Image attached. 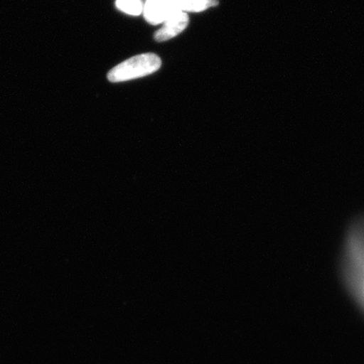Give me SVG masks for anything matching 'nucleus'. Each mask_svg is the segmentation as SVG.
<instances>
[{
    "label": "nucleus",
    "mask_w": 364,
    "mask_h": 364,
    "mask_svg": "<svg viewBox=\"0 0 364 364\" xmlns=\"http://www.w3.org/2000/svg\"><path fill=\"white\" fill-rule=\"evenodd\" d=\"M340 273L346 289L364 311V215L356 218L346 234Z\"/></svg>",
    "instance_id": "f257e3e1"
},
{
    "label": "nucleus",
    "mask_w": 364,
    "mask_h": 364,
    "mask_svg": "<svg viewBox=\"0 0 364 364\" xmlns=\"http://www.w3.org/2000/svg\"><path fill=\"white\" fill-rule=\"evenodd\" d=\"M161 66V59L156 54H139L114 67L107 78L112 83L142 78L156 72Z\"/></svg>",
    "instance_id": "f03ea898"
},
{
    "label": "nucleus",
    "mask_w": 364,
    "mask_h": 364,
    "mask_svg": "<svg viewBox=\"0 0 364 364\" xmlns=\"http://www.w3.org/2000/svg\"><path fill=\"white\" fill-rule=\"evenodd\" d=\"M188 23V14L183 11L173 12L164 22L162 28L154 34V39L157 42H165V41L174 38L186 28Z\"/></svg>",
    "instance_id": "7ed1b4c3"
},
{
    "label": "nucleus",
    "mask_w": 364,
    "mask_h": 364,
    "mask_svg": "<svg viewBox=\"0 0 364 364\" xmlns=\"http://www.w3.org/2000/svg\"><path fill=\"white\" fill-rule=\"evenodd\" d=\"M173 12L165 0H146L144 7L145 20L154 26L165 22Z\"/></svg>",
    "instance_id": "20e7f679"
},
{
    "label": "nucleus",
    "mask_w": 364,
    "mask_h": 364,
    "mask_svg": "<svg viewBox=\"0 0 364 364\" xmlns=\"http://www.w3.org/2000/svg\"><path fill=\"white\" fill-rule=\"evenodd\" d=\"M116 6L118 10L131 16H139L144 11L141 0H117Z\"/></svg>",
    "instance_id": "39448f33"
}]
</instances>
